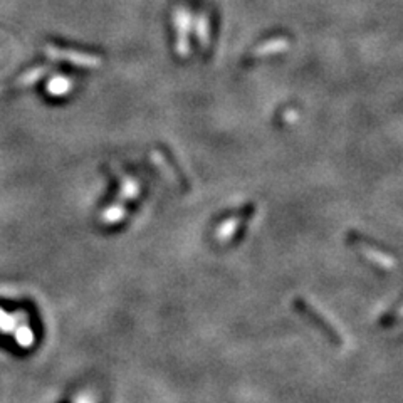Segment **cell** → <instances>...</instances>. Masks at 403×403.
<instances>
[{
    "mask_svg": "<svg viewBox=\"0 0 403 403\" xmlns=\"http://www.w3.org/2000/svg\"><path fill=\"white\" fill-rule=\"evenodd\" d=\"M150 156H151L153 163H155V165L158 167L160 170H168V175H167L168 178H171V180H175V178H178V180L182 182V185H184V186L186 185L184 178L180 177L182 173H180V171L177 170V167H175L173 163L170 162V158H168V156L165 155V151H160V150H151Z\"/></svg>",
    "mask_w": 403,
    "mask_h": 403,
    "instance_id": "cell-4",
    "label": "cell"
},
{
    "mask_svg": "<svg viewBox=\"0 0 403 403\" xmlns=\"http://www.w3.org/2000/svg\"><path fill=\"white\" fill-rule=\"evenodd\" d=\"M46 54L49 56L51 59H61V61H67L74 66L81 67H98L101 64V58L96 54H91V52H83L77 49H62V47L51 46L47 44L44 47Z\"/></svg>",
    "mask_w": 403,
    "mask_h": 403,
    "instance_id": "cell-1",
    "label": "cell"
},
{
    "mask_svg": "<svg viewBox=\"0 0 403 403\" xmlns=\"http://www.w3.org/2000/svg\"><path fill=\"white\" fill-rule=\"evenodd\" d=\"M195 31H197V37H199V42L204 49H207L208 44H210V36H212V29H210V21L205 14L197 19L195 22Z\"/></svg>",
    "mask_w": 403,
    "mask_h": 403,
    "instance_id": "cell-6",
    "label": "cell"
},
{
    "mask_svg": "<svg viewBox=\"0 0 403 403\" xmlns=\"http://www.w3.org/2000/svg\"><path fill=\"white\" fill-rule=\"evenodd\" d=\"M138 195V182L133 178H125V185H123V197L126 199H134Z\"/></svg>",
    "mask_w": 403,
    "mask_h": 403,
    "instance_id": "cell-8",
    "label": "cell"
},
{
    "mask_svg": "<svg viewBox=\"0 0 403 403\" xmlns=\"http://www.w3.org/2000/svg\"><path fill=\"white\" fill-rule=\"evenodd\" d=\"M46 67H36V69L32 71H27V73L24 74V76L19 80V86H31L36 83V81H39V77H42L44 74H46Z\"/></svg>",
    "mask_w": 403,
    "mask_h": 403,
    "instance_id": "cell-7",
    "label": "cell"
},
{
    "mask_svg": "<svg viewBox=\"0 0 403 403\" xmlns=\"http://www.w3.org/2000/svg\"><path fill=\"white\" fill-rule=\"evenodd\" d=\"M289 47V40L287 37L278 36V37H271V39H266L264 42H260L259 46L254 47L251 56L252 58H264V56H272L278 54V52L286 51Z\"/></svg>",
    "mask_w": 403,
    "mask_h": 403,
    "instance_id": "cell-3",
    "label": "cell"
},
{
    "mask_svg": "<svg viewBox=\"0 0 403 403\" xmlns=\"http://www.w3.org/2000/svg\"><path fill=\"white\" fill-rule=\"evenodd\" d=\"M73 89V81L66 76H54L47 83V91L51 96H66Z\"/></svg>",
    "mask_w": 403,
    "mask_h": 403,
    "instance_id": "cell-5",
    "label": "cell"
},
{
    "mask_svg": "<svg viewBox=\"0 0 403 403\" xmlns=\"http://www.w3.org/2000/svg\"><path fill=\"white\" fill-rule=\"evenodd\" d=\"M173 24L177 25V52L178 56L185 58L188 52V40H186V32L190 25V12L185 7H178L173 10Z\"/></svg>",
    "mask_w": 403,
    "mask_h": 403,
    "instance_id": "cell-2",
    "label": "cell"
}]
</instances>
